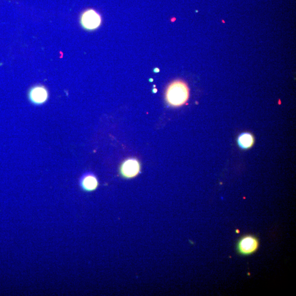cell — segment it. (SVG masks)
Wrapping results in <instances>:
<instances>
[{
	"label": "cell",
	"mask_w": 296,
	"mask_h": 296,
	"mask_svg": "<svg viewBox=\"0 0 296 296\" xmlns=\"http://www.w3.org/2000/svg\"><path fill=\"white\" fill-rule=\"evenodd\" d=\"M189 98V89L183 81L178 80L173 81L166 89V101L171 107L182 106L187 102Z\"/></svg>",
	"instance_id": "cell-1"
},
{
	"label": "cell",
	"mask_w": 296,
	"mask_h": 296,
	"mask_svg": "<svg viewBox=\"0 0 296 296\" xmlns=\"http://www.w3.org/2000/svg\"><path fill=\"white\" fill-rule=\"evenodd\" d=\"M83 28L88 31L97 29L101 25L102 18L100 13L94 9H88L82 13L80 19Z\"/></svg>",
	"instance_id": "cell-2"
},
{
	"label": "cell",
	"mask_w": 296,
	"mask_h": 296,
	"mask_svg": "<svg viewBox=\"0 0 296 296\" xmlns=\"http://www.w3.org/2000/svg\"><path fill=\"white\" fill-rule=\"evenodd\" d=\"M259 246V241L257 237L245 235L239 239L237 243V252L241 256H248L256 252Z\"/></svg>",
	"instance_id": "cell-3"
},
{
	"label": "cell",
	"mask_w": 296,
	"mask_h": 296,
	"mask_svg": "<svg viewBox=\"0 0 296 296\" xmlns=\"http://www.w3.org/2000/svg\"><path fill=\"white\" fill-rule=\"evenodd\" d=\"M49 98L48 91L43 85H36L29 91L28 98L32 104L40 106L47 101Z\"/></svg>",
	"instance_id": "cell-4"
},
{
	"label": "cell",
	"mask_w": 296,
	"mask_h": 296,
	"mask_svg": "<svg viewBox=\"0 0 296 296\" xmlns=\"http://www.w3.org/2000/svg\"><path fill=\"white\" fill-rule=\"evenodd\" d=\"M140 165L139 161L135 158L127 159L122 163L120 172L123 177L126 179H132L139 174Z\"/></svg>",
	"instance_id": "cell-5"
},
{
	"label": "cell",
	"mask_w": 296,
	"mask_h": 296,
	"mask_svg": "<svg viewBox=\"0 0 296 296\" xmlns=\"http://www.w3.org/2000/svg\"><path fill=\"white\" fill-rule=\"evenodd\" d=\"M80 185L82 189L86 192H92L97 188L98 181L94 175L89 173L81 177Z\"/></svg>",
	"instance_id": "cell-6"
},
{
	"label": "cell",
	"mask_w": 296,
	"mask_h": 296,
	"mask_svg": "<svg viewBox=\"0 0 296 296\" xmlns=\"http://www.w3.org/2000/svg\"><path fill=\"white\" fill-rule=\"evenodd\" d=\"M237 142L240 148L249 149L251 148L254 144V137L251 134L249 133H242L238 136Z\"/></svg>",
	"instance_id": "cell-7"
}]
</instances>
